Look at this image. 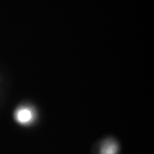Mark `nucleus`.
Here are the masks:
<instances>
[{"mask_svg":"<svg viewBox=\"0 0 154 154\" xmlns=\"http://www.w3.org/2000/svg\"><path fill=\"white\" fill-rule=\"evenodd\" d=\"M18 119L22 122H27L31 120L32 118V112L27 109L20 111L18 115Z\"/></svg>","mask_w":154,"mask_h":154,"instance_id":"nucleus-1","label":"nucleus"},{"mask_svg":"<svg viewBox=\"0 0 154 154\" xmlns=\"http://www.w3.org/2000/svg\"><path fill=\"white\" fill-rule=\"evenodd\" d=\"M116 146L115 143L109 142L106 143L102 149V154H116Z\"/></svg>","mask_w":154,"mask_h":154,"instance_id":"nucleus-2","label":"nucleus"}]
</instances>
